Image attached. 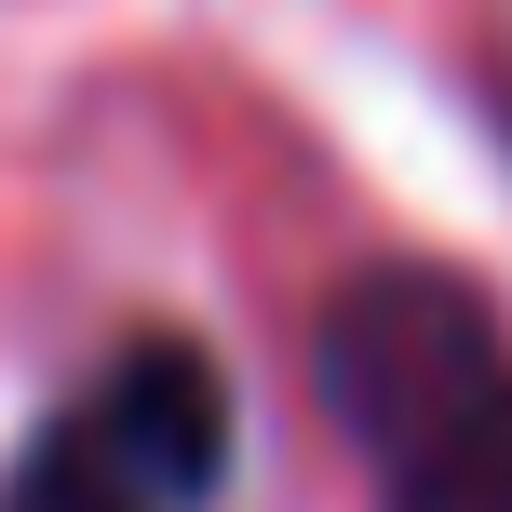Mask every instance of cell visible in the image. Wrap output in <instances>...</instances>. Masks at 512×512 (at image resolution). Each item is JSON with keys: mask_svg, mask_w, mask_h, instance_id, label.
<instances>
[{"mask_svg": "<svg viewBox=\"0 0 512 512\" xmlns=\"http://www.w3.org/2000/svg\"><path fill=\"white\" fill-rule=\"evenodd\" d=\"M378 512H512V337L459 270H351L310 337Z\"/></svg>", "mask_w": 512, "mask_h": 512, "instance_id": "obj_1", "label": "cell"}, {"mask_svg": "<svg viewBox=\"0 0 512 512\" xmlns=\"http://www.w3.org/2000/svg\"><path fill=\"white\" fill-rule=\"evenodd\" d=\"M230 472V391L189 337H135L108 351L68 405L41 418V445L14 459L0 512H203Z\"/></svg>", "mask_w": 512, "mask_h": 512, "instance_id": "obj_2", "label": "cell"}]
</instances>
